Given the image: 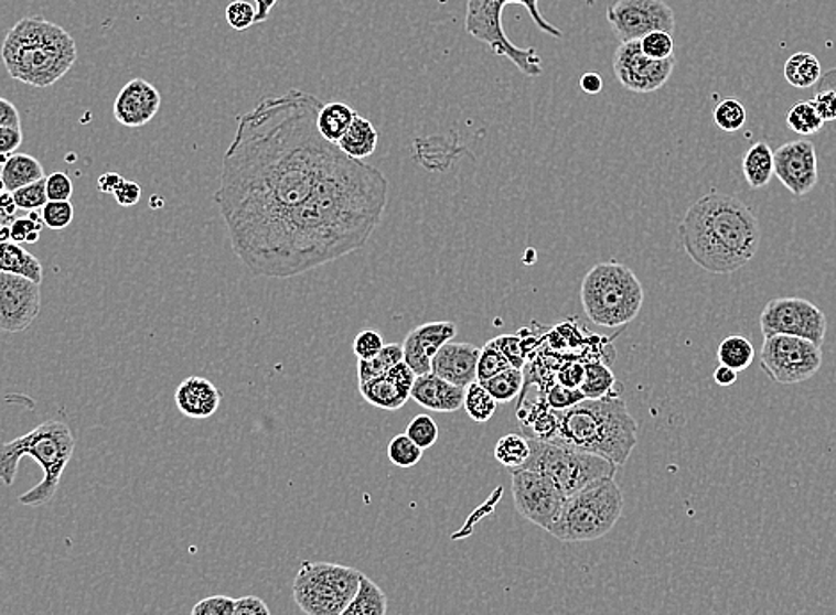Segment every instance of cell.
Segmentation results:
<instances>
[{
    "mask_svg": "<svg viewBox=\"0 0 836 615\" xmlns=\"http://www.w3.org/2000/svg\"><path fill=\"white\" fill-rule=\"evenodd\" d=\"M20 123H22V120H20L19 109L10 100L0 97V127L20 129Z\"/></svg>",
    "mask_w": 836,
    "mask_h": 615,
    "instance_id": "cell-58",
    "label": "cell"
},
{
    "mask_svg": "<svg viewBox=\"0 0 836 615\" xmlns=\"http://www.w3.org/2000/svg\"><path fill=\"white\" fill-rule=\"evenodd\" d=\"M364 573L350 565L303 562L296 574L292 597L307 615H341L356 596Z\"/></svg>",
    "mask_w": 836,
    "mask_h": 615,
    "instance_id": "cell-11",
    "label": "cell"
},
{
    "mask_svg": "<svg viewBox=\"0 0 836 615\" xmlns=\"http://www.w3.org/2000/svg\"><path fill=\"white\" fill-rule=\"evenodd\" d=\"M495 460L506 466L510 470H518L527 463L528 455H530V445H528V438L519 436V434H506L501 440L496 441Z\"/></svg>",
    "mask_w": 836,
    "mask_h": 615,
    "instance_id": "cell-37",
    "label": "cell"
},
{
    "mask_svg": "<svg viewBox=\"0 0 836 615\" xmlns=\"http://www.w3.org/2000/svg\"><path fill=\"white\" fill-rule=\"evenodd\" d=\"M678 237L685 253L701 269L712 274H731L753 260L762 230L744 202L714 193L685 212Z\"/></svg>",
    "mask_w": 836,
    "mask_h": 615,
    "instance_id": "cell-3",
    "label": "cell"
},
{
    "mask_svg": "<svg viewBox=\"0 0 836 615\" xmlns=\"http://www.w3.org/2000/svg\"><path fill=\"white\" fill-rule=\"evenodd\" d=\"M496 402L481 382L475 381L464 390L463 408L475 423H486L496 413Z\"/></svg>",
    "mask_w": 836,
    "mask_h": 615,
    "instance_id": "cell-36",
    "label": "cell"
},
{
    "mask_svg": "<svg viewBox=\"0 0 836 615\" xmlns=\"http://www.w3.org/2000/svg\"><path fill=\"white\" fill-rule=\"evenodd\" d=\"M234 615H271V611L260 597L244 596L235 600Z\"/></svg>",
    "mask_w": 836,
    "mask_h": 615,
    "instance_id": "cell-56",
    "label": "cell"
},
{
    "mask_svg": "<svg viewBox=\"0 0 836 615\" xmlns=\"http://www.w3.org/2000/svg\"><path fill=\"white\" fill-rule=\"evenodd\" d=\"M322 106L312 93L290 89L239 116L214 202L240 262H248L287 214L312 198L344 155L319 132Z\"/></svg>",
    "mask_w": 836,
    "mask_h": 615,
    "instance_id": "cell-1",
    "label": "cell"
},
{
    "mask_svg": "<svg viewBox=\"0 0 836 615\" xmlns=\"http://www.w3.org/2000/svg\"><path fill=\"white\" fill-rule=\"evenodd\" d=\"M580 88H582L583 93H588V95H598V93L603 89L602 77L598 74H593V72L583 74L582 78H580Z\"/></svg>",
    "mask_w": 836,
    "mask_h": 615,
    "instance_id": "cell-59",
    "label": "cell"
},
{
    "mask_svg": "<svg viewBox=\"0 0 836 615\" xmlns=\"http://www.w3.org/2000/svg\"><path fill=\"white\" fill-rule=\"evenodd\" d=\"M754 359L753 344L742 335H730L717 347L719 365L730 367L736 373H744Z\"/></svg>",
    "mask_w": 836,
    "mask_h": 615,
    "instance_id": "cell-32",
    "label": "cell"
},
{
    "mask_svg": "<svg viewBox=\"0 0 836 615\" xmlns=\"http://www.w3.org/2000/svg\"><path fill=\"white\" fill-rule=\"evenodd\" d=\"M415 379H417V374L403 359L383 376L374 377L371 381L358 385V390L368 404L374 406V408L397 411L408 402V399H411Z\"/></svg>",
    "mask_w": 836,
    "mask_h": 615,
    "instance_id": "cell-21",
    "label": "cell"
},
{
    "mask_svg": "<svg viewBox=\"0 0 836 615\" xmlns=\"http://www.w3.org/2000/svg\"><path fill=\"white\" fill-rule=\"evenodd\" d=\"M159 109H161V93L157 91L156 86L148 80L133 78L118 93L112 115H115V120L124 127L139 129L150 123Z\"/></svg>",
    "mask_w": 836,
    "mask_h": 615,
    "instance_id": "cell-20",
    "label": "cell"
},
{
    "mask_svg": "<svg viewBox=\"0 0 836 615\" xmlns=\"http://www.w3.org/2000/svg\"><path fill=\"white\" fill-rule=\"evenodd\" d=\"M46 198L49 202H69L74 194V184L66 173H52L45 179Z\"/></svg>",
    "mask_w": 836,
    "mask_h": 615,
    "instance_id": "cell-50",
    "label": "cell"
},
{
    "mask_svg": "<svg viewBox=\"0 0 836 615\" xmlns=\"http://www.w3.org/2000/svg\"><path fill=\"white\" fill-rule=\"evenodd\" d=\"M11 198H13L14 207L20 208V211H42L46 203H49V198H46L45 179L37 180V182L28 185V187L14 191V193H11Z\"/></svg>",
    "mask_w": 836,
    "mask_h": 615,
    "instance_id": "cell-43",
    "label": "cell"
},
{
    "mask_svg": "<svg viewBox=\"0 0 836 615\" xmlns=\"http://www.w3.org/2000/svg\"><path fill=\"white\" fill-rule=\"evenodd\" d=\"M411 399L435 413H454L463 408L464 388L443 381L435 374H426L415 379Z\"/></svg>",
    "mask_w": 836,
    "mask_h": 615,
    "instance_id": "cell-24",
    "label": "cell"
},
{
    "mask_svg": "<svg viewBox=\"0 0 836 615\" xmlns=\"http://www.w3.org/2000/svg\"><path fill=\"white\" fill-rule=\"evenodd\" d=\"M403 359H405L403 344H385V347L374 358L358 359V385L371 381L374 377L383 376Z\"/></svg>",
    "mask_w": 836,
    "mask_h": 615,
    "instance_id": "cell-34",
    "label": "cell"
},
{
    "mask_svg": "<svg viewBox=\"0 0 836 615\" xmlns=\"http://www.w3.org/2000/svg\"><path fill=\"white\" fill-rule=\"evenodd\" d=\"M175 404L180 413L193 420H205L217 413L221 391L205 377H187L175 391Z\"/></svg>",
    "mask_w": 836,
    "mask_h": 615,
    "instance_id": "cell-23",
    "label": "cell"
},
{
    "mask_svg": "<svg viewBox=\"0 0 836 615\" xmlns=\"http://www.w3.org/2000/svg\"><path fill=\"white\" fill-rule=\"evenodd\" d=\"M388 180L364 161L342 155L312 198L287 214L248 262L251 274L294 278L364 248L385 216Z\"/></svg>",
    "mask_w": 836,
    "mask_h": 615,
    "instance_id": "cell-2",
    "label": "cell"
},
{
    "mask_svg": "<svg viewBox=\"0 0 836 615\" xmlns=\"http://www.w3.org/2000/svg\"><path fill=\"white\" fill-rule=\"evenodd\" d=\"M75 451V438L68 425L60 420H49L33 431L0 445V483L13 486L19 463L29 455L43 470L42 483L23 493L19 501L22 506H45L54 498L61 477Z\"/></svg>",
    "mask_w": 836,
    "mask_h": 615,
    "instance_id": "cell-6",
    "label": "cell"
},
{
    "mask_svg": "<svg viewBox=\"0 0 836 615\" xmlns=\"http://www.w3.org/2000/svg\"><path fill=\"white\" fill-rule=\"evenodd\" d=\"M774 176L794 196H806L818 182V161L815 147L808 139H797L774 152Z\"/></svg>",
    "mask_w": 836,
    "mask_h": 615,
    "instance_id": "cell-18",
    "label": "cell"
},
{
    "mask_svg": "<svg viewBox=\"0 0 836 615\" xmlns=\"http://www.w3.org/2000/svg\"><path fill=\"white\" fill-rule=\"evenodd\" d=\"M0 55L14 80L33 88H51L75 65L77 45L57 23L28 17L11 28Z\"/></svg>",
    "mask_w": 836,
    "mask_h": 615,
    "instance_id": "cell-5",
    "label": "cell"
},
{
    "mask_svg": "<svg viewBox=\"0 0 836 615\" xmlns=\"http://www.w3.org/2000/svg\"><path fill=\"white\" fill-rule=\"evenodd\" d=\"M278 0H255V10H257V23H264L269 19L272 8Z\"/></svg>",
    "mask_w": 836,
    "mask_h": 615,
    "instance_id": "cell-61",
    "label": "cell"
},
{
    "mask_svg": "<svg viewBox=\"0 0 836 615\" xmlns=\"http://www.w3.org/2000/svg\"><path fill=\"white\" fill-rule=\"evenodd\" d=\"M785 78L794 88H812L821 80V63L810 52H797L786 60Z\"/></svg>",
    "mask_w": 836,
    "mask_h": 615,
    "instance_id": "cell-31",
    "label": "cell"
},
{
    "mask_svg": "<svg viewBox=\"0 0 836 615\" xmlns=\"http://www.w3.org/2000/svg\"><path fill=\"white\" fill-rule=\"evenodd\" d=\"M786 127L792 132L800 133L803 138L814 136V133L821 132L824 127V120L818 115L812 101H800L795 104L789 115H786Z\"/></svg>",
    "mask_w": 836,
    "mask_h": 615,
    "instance_id": "cell-38",
    "label": "cell"
},
{
    "mask_svg": "<svg viewBox=\"0 0 836 615\" xmlns=\"http://www.w3.org/2000/svg\"><path fill=\"white\" fill-rule=\"evenodd\" d=\"M583 381V365L580 363H570L557 374V382L568 388H580Z\"/></svg>",
    "mask_w": 836,
    "mask_h": 615,
    "instance_id": "cell-57",
    "label": "cell"
},
{
    "mask_svg": "<svg viewBox=\"0 0 836 615\" xmlns=\"http://www.w3.org/2000/svg\"><path fill=\"white\" fill-rule=\"evenodd\" d=\"M234 597L219 594V596L205 597L202 602L196 603L191 615H234Z\"/></svg>",
    "mask_w": 836,
    "mask_h": 615,
    "instance_id": "cell-51",
    "label": "cell"
},
{
    "mask_svg": "<svg viewBox=\"0 0 836 615\" xmlns=\"http://www.w3.org/2000/svg\"><path fill=\"white\" fill-rule=\"evenodd\" d=\"M548 441L623 466L637 445V422L625 400L614 393L586 399L574 408L556 411V431Z\"/></svg>",
    "mask_w": 836,
    "mask_h": 615,
    "instance_id": "cell-4",
    "label": "cell"
},
{
    "mask_svg": "<svg viewBox=\"0 0 836 615\" xmlns=\"http://www.w3.org/2000/svg\"><path fill=\"white\" fill-rule=\"evenodd\" d=\"M623 515V495L614 477L600 478L568 496L547 532L562 542L597 541L611 532Z\"/></svg>",
    "mask_w": 836,
    "mask_h": 615,
    "instance_id": "cell-9",
    "label": "cell"
},
{
    "mask_svg": "<svg viewBox=\"0 0 836 615\" xmlns=\"http://www.w3.org/2000/svg\"><path fill=\"white\" fill-rule=\"evenodd\" d=\"M492 344L506 356L507 362L511 363V367L519 368V370L524 368V349L519 345L518 336H499V338L492 341Z\"/></svg>",
    "mask_w": 836,
    "mask_h": 615,
    "instance_id": "cell-53",
    "label": "cell"
},
{
    "mask_svg": "<svg viewBox=\"0 0 836 615\" xmlns=\"http://www.w3.org/2000/svg\"><path fill=\"white\" fill-rule=\"evenodd\" d=\"M406 434H408V436L411 438L422 451H428V449H431V446L437 443L438 436H440V431H438L437 422H435L431 417H428V414H418V417H415L414 420L409 422L408 429H406Z\"/></svg>",
    "mask_w": 836,
    "mask_h": 615,
    "instance_id": "cell-42",
    "label": "cell"
},
{
    "mask_svg": "<svg viewBox=\"0 0 836 615\" xmlns=\"http://www.w3.org/2000/svg\"><path fill=\"white\" fill-rule=\"evenodd\" d=\"M580 301L597 326L620 327L637 317L644 290L632 269L618 262L594 266L583 276Z\"/></svg>",
    "mask_w": 836,
    "mask_h": 615,
    "instance_id": "cell-8",
    "label": "cell"
},
{
    "mask_svg": "<svg viewBox=\"0 0 836 615\" xmlns=\"http://www.w3.org/2000/svg\"><path fill=\"white\" fill-rule=\"evenodd\" d=\"M714 120H716L717 127L725 132H737L744 127L748 112L739 100L727 98L714 110Z\"/></svg>",
    "mask_w": 836,
    "mask_h": 615,
    "instance_id": "cell-40",
    "label": "cell"
},
{
    "mask_svg": "<svg viewBox=\"0 0 836 615\" xmlns=\"http://www.w3.org/2000/svg\"><path fill=\"white\" fill-rule=\"evenodd\" d=\"M388 612V597L376 582L362 576L358 593L345 606L341 615H386Z\"/></svg>",
    "mask_w": 836,
    "mask_h": 615,
    "instance_id": "cell-30",
    "label": "cell"
},
{
    "mask_svg": "<svg viewBox=\"0 0 836 615\" xmlns=\"http://www.w3.org/2000/svg\"><path fill=\"white\" fill-rule=\"evenodd\" d=\"M0 272L22 276L42 285V262L33 253H29L28 249H23L20 244L10 242V240L0 242Z\"/></svg>",
    "mask_w": 836,
    "mask_h": 615,
    "instance_id": "cell-26",
    "label": "cell"
},
{
    "mask_svg": "<svg viewBox=\"0 0 836 615\" xmlns=\"http://www.w3.org/2000/svg\"><path fill=\"white\" fill-rule=\"evenodd\" d=\"M510 4L524 6L536 23V28L551 37H562L561 29L554 28L550 22L543 19L539 13L538 0H469L467 2V17H464V31L478 42L492 48L493 54L502 55L518 68L519 74L528 78H536L543 74L542 55L536 48H519L507 37L502 25V13Z\"/></svg>",
    "mask_w": 836,
    "mask_h": 615,
    "instance_id": "cell-7",
    "label": "cell"
},
{
    "mask_svg": "<svg viewBox=\"0 0 836 615\" xmlns=\"http://www.w3.org/2000/svg\"><path fill=\"white\" fill-rule=\"evenodd\" d=\"M510 367L511 363L507 362L506 356L496 349L492 342H487L481 349V356H479L478 381L483 382L486 379H492L493 376L504 373Z\"/></svg>",
    "mask_w": 836,
    "mask_h": 615,
    "instance_id": "cell-41",
    "label": "cell"
},
{
    "mask_svg": "<svg viewBox=\"0 0 836 615\" xmlns=\"http://www.w3.org/2000/svg\"><path fill=\"white\" fill-rule=\"evenodd\" d=\"M582 400H586V397H583L580 388H568V386L556 382V385H551L548 388L545 402H547L548 408L562 411V409L574 408L575 404H579Z\"/></svg>",
    "mask_w": 836,
    "mask_h": 615,
    "instance_id": "cell-47",
    "label": "cell"
},
{
    "mask_svg": "<svg viewBox=\"0 0 836 615\" xmlns=\"http://www.w3.org/2000/svg\"><path fill=\"white\" fill-rule=\"evenodd\" d=\"M607 22L621 43L643 40L650 33H672L676 28L672 6L664 0H618L609 6Z\"/></svg>",
    "mask_w": 836,
    "mask_h": 615,
    "instance_id": "cell-15",
    "label": "cell"
},
{
    "mask_svg": "<svg viewBox=\"0 0 836 615\" xmlns=\"http://www.w3.org/2000/svg\"><path fill=\"white\" fill-rule=\"evenodd\" d=\"M742 173L751 188L771 184L774 176V150L768 143H754L742 159Z\"/></svg>",
    "mask_w": 836,
    "mask_h": 615,
    "instance_id": "cell-28",
    "label": "cell"
},
{
    "mask_svg": "<svg viewBox=\"0 0 836 615\" xmlns=\"http://www.w3.org/2000/svg\"><path fill=\"white\" fill-rule=\"evenodd\" d=\"M458 335L454 322H428L409 331L403 344L405 363L418 376L431 374L432 356Z\"/></svg>",
    "mask_w": 836,
    "mask_h": 615,
    "instance_id": "cell-19",
    "label": "cell"
},
{
    "mask_svg": "<svg viewBox=\"0 0 836 615\" xmlns=\"http://www.w3.org/2000/svg\"><path fill=\"white\" fill-rule=\"evenodd\" d=\"M385 347L382 333L377 331L365 330L358 333L354 338L353 353L358 359H371Z\"/></svg>",
    "mask_w": 836,
    "mask_h": 615,
    "instance_id": "cell-49",
    "label": "cell"
},
{
    "mask_svg": "<svg viewBox=\"0 0 836 615\" xmlns=\"http://www.w3.org/2000/svg\"><path fill=\"white\" fill-rule=\"evenodd\" d=\"M511 492L519 515L543 530L551 527L566 501L550 478L533 470H511Z\"/></svg>",
    "mask_w": 836,
    "mask_h": 615,
    "instance_id": "cell-14",
    "label": "cell"
},
{
    "mask_svg": "<svg viewBox=\"0 0 836 615\" xmlns=\"http://www.w3.org/2000/svg\"><path fill=\"white\" fill-rule=\"evenodd\" d=\"M760 367L778 385H800L823 367V347L800 336H769L762 345Z\"/></svg>",
    "mask_w": 836,
    "mask_h": 615,
    "instance_id": "cell-12",
    "label": "cell"
},
{
    "mask_svg": "<svg viewBox=\"0 0 836 615\" xmlns=\"http://www.w3.org/2000/svg\"><path fill=\"white\" fill-rule=\"evenodd\" d=\"M46 179L42 162L33 155L13 153L0 170V182L4 185L6 193H14L19 188L28 187L37 180Z\"/></svg>",
    "mask_w": 836,
    "mask_h": 615,
    "instance_id": "cell-25",
    "label": "cell"
},
{
    "mask_svg": "<svg viewBox=\"0 0 836 615\" xmlns=\"http://www.w3.org/2000/svg\"><path fill=\"white\" fill-rule=\"evenodd\" d=\"M737 377H739V373H736L733 368L725 367V365H719L714 373V381L719 386L736 385Z\"/></svg>",
    "mask_w": 836,
    "mask_h": 615,
    "instance_id": "cell-60",
    "label": "cell"
},
{
    "mask_svg": "<svg viewBox=\"0 0 836 615\" xmlns=\"http://www.w3.org/2000/svg\"><path fill=\"white\" fill-rule=\"evenodd\" d=\"M141 194L143 191L136 182L125 179H121L120 184L116 185L115 191H112V196L121 207H133L141 199Z\"/></svg>",
    "mask_w": 836,
    "mask_h": 615,
    "instance_id": "cell-54",
    "label": "cell"
},
{
    "mask_svg": "<svg viewBox=\"0 0 836 615\" xmlns=\"http://www.w3.org/2000/svg\"><path fill=\"white\" fill-rule=\"evenodd\" d=\"M356 115L358 112L353 107L342 104V101L324 104L322 109L319 110V132L322 133V138L326 139V141L336 144L344 138V133L350 130Z\"/></svg>",
    "mask_w": 836,
    "mask_h": 615,
    "instance_id": "cell-29",
    "label": "cell"
},
{
    "mask_svg": "<svg viewBox=\"0 0 836 615\" xmlns=\"http://www.w3.org/2000/svg\"><path fill=\"white\" fill-rule=\"evenodd\" d=\"M675 65V55L664 61L649 57L641 48V40L620 43L612 60V68H614L618 83L629 91L639 93V95L657 91L662 86H666Z\"/></svg>",
    "mask_w": 836,
    "mask_h": 615,
    "instance_id": "cell-16",
    "label": "cell"
},
{
    "mask_svg": "<svg viewBox=\"0 0 836 615\" xmlns=\"http://www.w3.org/2000/svg\"><path fill=\"white\" fill-rule=\"evenodd\" d=\"M812 104H814V107L817 109L818 115H821V118H823L824 123H827V121H836L835 84H824V88L818 89V91L815 93V97L814 100H812Z\"/></svg>",
    "mask_w": 836,
    "mask_h": 615,
    "instance_id": "cell-52",
    "label": "cell"
},
{
    "mask_svg": "<svg viewBox=\"0 0 836 615\" xmlns=\"http://www.w3.org/2000/svg\"><path fill=\"white\" fill-rule=\"evenodd\" d=\"M336 147L351 159L364 161L376 152L377 132L374 125L364 116L356 115L350 130L344 133V138L336 143Z\"/></svg>",
    "mask_w": 836,
    "mask_h": 615,
    "instance_id": "cell-27",
    "label": "cell"
},
{
    "mask_svg": "<svg viewBox=\"0 0 836 615\" xmlns=\"http://www.w3.org/2000/svg\"><path fill=\"white\" fill-rule=\"evenodd\" d=\"M226 22L235 31H246L257 23V10L246 0H234L226 8Z\"/></svg>",
    "mask_w": 836,
    "mask_h": 615,
    "instance_id": "cell-46",
    "label": "cell"
},
{
    "mask_svg": "<svg viewBox=\"0 0 836 615\" xmlns=\"http://www.w3.org/2000/svg\"><path fill=\"white\" fill-rule=\"evenodd\" d=\"M23 143L22 129L0 127V157L13 155Z\"/></svg>",
    "mask_w": 836,
    "mask_h": 615,
    "instance_id": "cell-55",
    "label": "cell"
},
{
    "mask_svg": "<svg viewBox=\"0 0 836 615\" xmlns=\"http://www.w3.org/2000/svg\"><path fill=\"white\" fill-rule=\"evenodd\" d=\"M120 180L121 176L116 175V173H106V175H101L98 179V188H100L101 193L112 194L116 185L120 184Z\"/></svg>",
    "mask_w": 836,
    "mask_h": 615,
    "instance_id": "cell-62",
    "label": "cell"
},
{
    "mask_svg": "<svg viewBox=\"0 0 836 615\" xmlns=\"http://www.w3.org/2000/svg\"><path fill=\"white\" fill-rule=\"evenodd\" d=\"M496 402H511L524 391L525 377L519 368H506L492 379L481 382Z\"/></svg>",
    "mask_w": 836,
    "mask_h": 615,
    "instance_id": "cell-35",
    "label": "cell"
},
{
    "mask_svg": "<svg viewBox=\"0 0 836 615\" xmlns=\"http://www.w3.org/2000/svg\"><path fill=\"white\" fill-rule=\"evenodd\" d=\"M481 349L464 342H447L431 362V374L460 388L478 381V363Z\"/></svg>",
    "mask_w": 836,
    "mask_h": 615,
    "instance_id": "cell-22",
    "label": "cell"
},
{
    "mask_svg": "<svg viewBox=\"0 0 836 615\" xmlns=\"http://www.w3.org/2000/svg\"><path fill=\"white\" fill-rule=\"evenodd\" d=\"M641 48L652 60L664 61L675 55V42H673L672 33H664V31L644 36L641 40Z\"/></svg>",
    "mask_w": 836,
    "mask_h": 615,
    "instance_id": "cell-45",
    "label": "cell"
},
{
    "mask_svg": "<svg viewBox=\"0 0 836 615\" xmlns=\"http://www.w3.org/2000/svg\"><path fill=\"white\" fill-rule=\"evenodd\" d=\"M43 225L51 230H65L74 220V205L69 202H49L42 208Z\"/></svg>",
    "mask_w": 836,
    "mask_h": 615,
    "instance_id": "cell-44",
    "label": "cell"
},
{
    "mask_svg": "<svg viewBox=\"0 0 836 615\" xmlns=\"http://www.w3.org/2000/svg\"><path fill=\"white\" fill-rule=\"evenodd\" d=\"M42 310V287L22 276L0 272V330L22 333Z\"/></svg>",
    "mask_w": 836,
    "mask_h": 615,
    "instance_id": "cell-17",
    "label": "cell"
},
{
    "mask_svg": "<svg viewBox=\"0 0 836 615\" xmlns=\"http://www.w3.org/2000/svg\"><path fill=\"white\" fill-rule=\"evenodd\" d=\"M760 330L765 338L774 335L800 336L823 347L827 319L817 304L803 298L772 299L760 313Z\"/></svg>",
    "mask_w": 836,
    "mask_h": 615,
    "instance_id": "cell-13",
    "label": "cell"
},
{
    "mask_svg": "<svg viewBox=\"0 0 836 615\" xmlns=\"http://www.w3.org/2000/svg\"><path fill=\"white\" fill-rule=\"evenodd\" d=\"M528 445L530 455L522 468L533 470L550 478L566 498L600 478L614 477L618 472L617 464L611 461L561 443L528 438Z\"/></svg>",
    "mask_w": 836,
    "mask_h": 615,
    "instance_id": "cell-10",
    "label": "cell"
},
{
    "mask_svg": "<svg viewBox=\"0 0 836 615\" xmlns=\"http://www.w3.org/2000/svg\"><path fill=\"white\" fill-rule=\"evenodd\" d=\"M42 214L37 216L36 212H33L31 219H17L11 225V240L13 242H29L34 244L40 239V231H42Z\"/></svg>",
    "mask_w": 836,
    "mask_h": 615,
    "instance_id": "cell-48",
    "label": "cell"
},
{
    "mask_svg": "<svg viewBox=\"0 0 836 615\" xmlns=\"http://www.w3.org/2000/svg\"><path fill=\"white\" fill-rule=\"evenodd\" d=\"M386 455L399 468H414L422 460L424 451L408 434H397L388 443Z\"/></svg>",
    "mask_w": 836,
    "mask_h": 615,
    "instance_id": "cell-39",
    "label": "cell"
},
{
    "mask_svg": "<svg viewBox=\"0 0 836 615\" xmlns=\"http://www.w3.org/2000/svg\"><path fill=\"white\" fill-rule=\"evenodd\" d=\"M614 386H617V377L607 365L600 362L583 365V381L580 385V391L586 399H603V397L612 396Z\"/></svg>",
    "mask_w": 836,
    "mask_h": 615,
    "instance_id": "cell-33",
    "label": "cell"
}]
</instances>
